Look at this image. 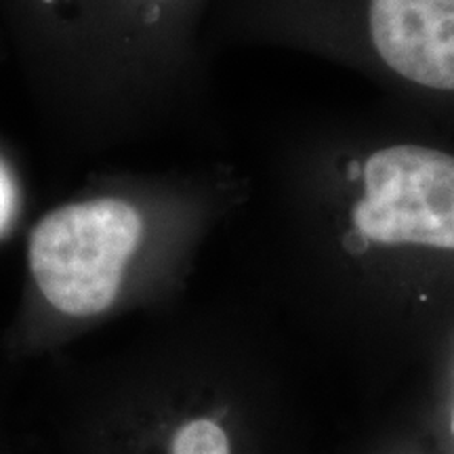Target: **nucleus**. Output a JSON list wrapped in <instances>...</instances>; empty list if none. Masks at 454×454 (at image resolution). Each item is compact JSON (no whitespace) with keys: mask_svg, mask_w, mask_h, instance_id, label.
Wrapping results in <instances>:
<instances>
[{"mask_svg":"<svg viewBox=\"0 0 454 454\" xmlns=\"http://www.w3.org/2000/svg\"><path fill=\"white\" fill-rule=\"evenodd\" d=\"M192 397L150 374H124L61 414L55 454H240L230 404Z\"/></svg>","mask_w":454,"mask_h":454,"instance_id":"obj_1","label":"nucleus"},{"mask_svg":"<svg viewBox=\"0 0 454 454\" xmlns=\"http://www.w3.org/2000/svg\"><path fill=\"white\" fill-rule=\"evenodd\" d=\"M144 221L129 202L95 198L49 213L30 238V274L44 316L82 325L127 294Z\"/></svg>","mask_w":454,"mask_h":454,"instance_id":"obj_2","label":"nucleus"},{"mask_svg":"<svg viewBox=\"0 0 454 454\" xmlns=\"http://www.w3.org/2000/svg\"><path fill=\"white\" fill-rule=\"evenodd\" d=\"M354 208L371 242L454 251V156L425 145H389L368 158Z\"/></svg>","mask_w":454,"mask_h":454,"instance_id":"obj_3","label":"nucleus"},{"mask_svg":"<svg viewBox=\"0 0 454 454\" xmlns=\"http://www.w3.org/2000/svg\"><path fill=\"white\" fill-rule=\"evenodd\" d=\"M15 213V185H13V177L0 162V234L7 230V225L11 223Z\"/></svg>","mask_w":454,"mask_h":454,"instance_id":"obj_4","label":"nucleus"},{"mask_svg":"<svg viewBox=\"0 0 454 454\" xmlns=\"http://www.w3.org/2000/svg\"><path fill=\"white\" fill-rule=\"evenodd\" d=\"M0 454H15V448L11 446L7 434H4L3 419H0Z\"/></svg>","mask_w":454,"mask_h":454,"instance_id":"obj_5","label":"nucleus"}]
</instances>
